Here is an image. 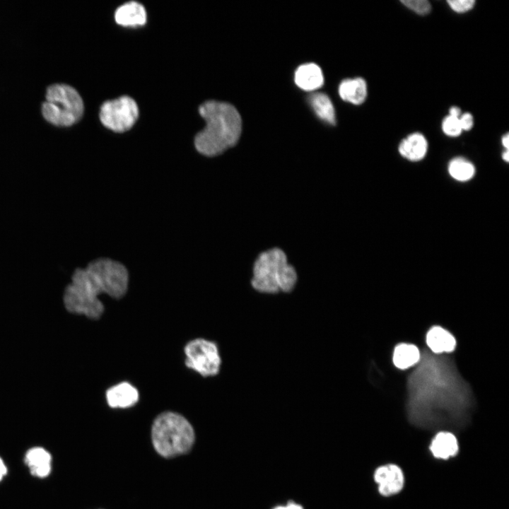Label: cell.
<instances>
[{
	"mask_svg": "<svg viewBox=\"0 0 509 509\" xmlns=\"http://www.w3.org/2000/svg\"><path fill=\"white\" fill-rule=\"evenodd\" d=\"M417 365L408 382L411 423L426 429L464 427L469 418L470 394L451 361L421 353Z\"/></svg>",
	"mask_w": 509,
	"mask_h": 509,
	"instance_id": "obj_1",
	"label": "cell"
},
{
	"mask_svg": "<svg viewBox=\"0 0 509 509\" xmlns=\"http://www.w3.org/2000/svg\"><path fill=\"white\" fill-rule=\"evenodd\" d=\"M128 283V271L122 264L108 258L97 259L86 268L74 271L64 291V305L70 312L98 320L104 312L98 296L105 293L119 299L126 294Z\"/></svg>",
	"mask_w": 509,
	"mask_h": 509,
	"instance_id": "obj_2",
	"label": "cell"
},
{
	"mask_svg": "<svg viewBox=\"0 0 509 509\" xmlns=\"http://www.w3.org/2000/svg\"><path fill=\"white\" fill-rule=\"evenodd\" d=\"M206 127L194 139L197 150L206 156H216L238 142L242 131L241 117L232 105L207 101L199 108Z\"/></svg>",
	"mask_w": 509,
	"mask_h": 509,
	"instance_id": "obj_3",
	"label": "cell"
},
{
	"mask_svg": "<svg viewBox=\"0 0 509 509\" xmlns=\"http://www.w3.org/2000/svg\"><path fill=\"white\" fill-rule=\"evenodd\" d=\"M295 269L288 263L286 254L279 248L261 253L253 267L252 287L264 294L291 292L297 283Z\"/></svg>",
	"mask_w": 509,
	"mask_h": 509,
	"instance_id": "obj_4",
	"label": "cell"
},
{
	"mask_svg": "<svg viewBox=\"0 0 509 509\" xmlns=\"http://www.w3.org/2000/svg\"><path fill=\"white\" fill-rule=\"evenodd\" d=\"M151 438L157 452L163 457H170L191 448L194 441V431L185 417L176 412L165 411L153 421Z\"/></svg>",
	"mask_w": 509,
	"mask_h": 509,
	"instance_id": "obj_5",
	"label": "cell"
},
{
	"mask_svg": "<svg viewBox=\"0 0 509 509\" xmlns=\"http://www.w3.org/2000/svg\"><path fill=\"white\" fill-rule=\"evenodd\" d=\"M83 109V100L73 87L54 84L47 90L42 112L49 122L59 127H69L81 118Z\"/></svg>",
	"mask_w": 509,
	"mask_h": 509,
	"instance_id": "obj_6",
	"label": "cell"
},
{
	"mask_svg": "<svg viewBox=\"0 0 509 509\" xmlns=\"http://www.w3.org/2000/svg\"><path fill=\"white\" fill-rule=\"evenodd\" d=\"M185 365L203 377H214L221 368L222 359L218 344L204 338L194 339L184 348Z\"/></svg>",
	"mask_w": 509,
	"mask_h": 509,
	"instance_id": "obj_7",
	"label": "cell"
},
{
	"mask_svg": "<svg viewBox=\"0 0 509 509\" xmlns=\"http://www.w3.org/2000/svg\"><path fill=\"white\" fill-rule=\"evenodd\" d=\"M138 116L136 103L127 95L105 102L100 110V119L103 124L115 132L129 130Z\"/></svg>",
	"mask_w": 509,
	"mask_h": 509,
	"instance_id": "obj_8",
	"label": "cell"
},
{
	"mask_svg": "<svg viewBox=\"0 0 509 509\" xmlns=\"http://www.w3.org/2000/svg\"><path fill=\"white\" fill-rule=\"evenodd\" d=\"M379 492L390 496L399 493L403 488L404 478L402 469L396 464H388L378 467L374 474Z\"/></svg>",
	"mask_w": 509,
	"mask_h": 509,
	"instance_id": "obj_9",
	"label": "cell"
},
{
	"mask_svg": "<svg viewBox=\"0 0 509 509\" xmlns=\"http://www.w3.org/2000/svg\"><path fill=\"white\" fill-rule=\"evenodd\" d=\"M107 404L111 408H128L139 401L137 389L127 382H122L108 388L105 393Z\"/></svg>",
	"mask_w": 509,
	"mask_h": 509,
	"instance_id": "obj_10",
	"label": "cell"
},
{
	"mask_svg": "<svg viewBox=\"0 0 509 509\" xmlns=\"http://www.w3.org/2000/svg\"><path fill=\"white\" fill-rule=\"evenodd\" d=\"M428 150V142L425 136L419 132H414L403 139L398 146L399 154L410 161L422 160Z\"/></svg>",
	"mask_w": 509,
	"mask_h": 509,
	"instance_id": "obj_11",
	"label": "cell"
},
{
	"mask_svg": "<svg viewBox=\"0 0 509 509\" xmlns=\"http://www.w3.org/2000/svg\"><path fill=\"white\" fill-rule=\"evenodd\" d=\"M426 341L431 352L436 355L450 353L456 346L454 336L440 326H434L428 331Z\"/></svg>",
	"mask_w": 509,
	"mask_h": 509,
	"instance_id": "obj_12",
	"label": "cell"
},
{
	"mask_svg": "<svg viewBox=\"0 0 509 509\" xmlns=\"http://www.w3.org/2000/svg\"><path fill=\"white\" fill-rule=\"evenodd\" d=\"M115 18L120 25L136 27L146 22L145 8L136 1H129L120 6L115 11Z\"/></svg>",
	"mask_w": 509,
	"mask_h": 509,
	"instance_id": "obj_13",
	"label": "cell"
},
{
	"mask_svg": "<svg viewBox=\"0 0 509 509\" xmlns=\"http://www.w3.org/2000/svg\"><path fill=\"white\" fill-rule=\"evenodd\" d=\"M295 82L299 88L304 90H315L323 84L322 71L315 64H303L295 72Z\"/></svg>",
	"mask_w": 509,
	"mask_h": 509,
	"instance_id": "obj_14",
	"label": "cell"
},
{
	"mask_svg": "<svg viewBox=\"0 0 509 509\" xmlns=\"http://www.w3.org/2000/svg\"><path fill=\"white\" fill-rule=\"evenodd\" d=\"M430 450L433 455L438 459L447 460L457 454L458 442L453 433L450 431L438 432L433 438Z\"/></svg>",
	"mask_w": 509,
	"mask_h": 509,
	"instance_id": "obj_15",
	"label": "cell"
},
{
	"mask_svg": "<svg viewBox=\"0 0 509 509\" xmlns=\"http://www.w3.org/2000/svg\"><path fill=\"white\" fill-rule=\"evenodd\" d=\"M367 83L362 78H347L339 86V94L342 100L353 105H361L366 99Z\"/></svg>",
	"mask_w": 509,
	"mask_h": 509,
	"instance_id": "obj_16",
	"label": "cell"
},
{
	"mask_svg": "<svg viewBox=\"0 0 509 509\" xmlns=\"http://www.w3.org/2000/svg\"><path fill=\"white\" fill-rule=\"evenodd\" d=\"M25 460L34 476L45 477L51 471V455L44 448L33 447L29 450Z\"/></svg>",
	"mask_w": 509,
	"mask_h": 509,
	"instance_id": "obj_17",
	"label": "cell"
},
{
	"mask_svg": "<svg viewBox=\"0 0 509 509\" xmlns=\"http://www.w3.org/2000/svg\"><path fill=\"white\" fill-rule=\"evenodd\" d=\"M421 358V351L416 346L402 343L395 346L392 361L397 368L404 370L417 365Z\"/></svg>",
	"mask_w": 509,
	"mask_h": 509,
	"instance_id": "obj_18",
	"label": "cell"
},
{
	"mask_svg": "<svg viewBox=\"0 0 509 509\" xmlns=\"http://www.w3.org/2000/svg\"><path fill=\"white\" fill-rule=\"evenodd\" d=\"M309 102L315 114L321 119L330 124H335L334 107L327 95L322 93H314L310 96Z\"/></svg>",
	"mask_w": 509,
	"mask_h": 509,
	"instance_id": "obj_19",
	"label": "cell"
},
{
	"mask_svg": "<svg viewBox=\"0 0 509 509\" xmlns=\"http://www.w3.org/2000/svg\"><path fill=\"white\" fill-rule=\"evenodd\" d=\"M448 172L450 176L460 182L469 180L475 173L474 165L464 158H455L448 165Z\"/></svg>",
	"mask_w": 509,
	"mask_h": 509,
	"instance_id": "obj_20",
	"label": "cell"
},
{
	"mask_svg": "<svg viewBox=\"0 0 509 509\" xmlns=\"http://www.w3.org/2000/svg\"><path fill=\"white\" fill-rule=\"evenodd\" d=\"M443 133L451 137L458 136L462 131L459 117L446 116L441 124Z\"/></svg>",
	"mask_w": 509,
	"mask_h": 509,
	"instance_id": "obj_21",
	"label": "cell"
},
{
	"mask_svg": "<svg viewBox=\"0 0 509 509\" xmlns=\"http://www.w3.org/2000/svg\"><path fill=\"white\" fill-rule=\"evenodd\" d=\"M401 3L416 13L425 16L431 12V5L427 0H403Z\"/></svg>",
	"mask_w": 509,
	"mask_h": 509,
	"instance_id": "obj_22",
	"label": "cell"
},
{
	"mask_svg": "<svg viewBox=\"0 0 509 509\" xmlns=\"http://www.w3.org/2000/svg\"><path fill=\"white\" fill-rule=\"evenodd\" d=\"M476 1L474 0H450L447 4L455 12L462 13L473 8Z\"/></svg>",
	"mask_w": 509,
	"mask_h": 509,
	"instance_id": "obj_23",
	"label": "cell"
},
{
	"mask_svg": "<svg viewBox=\"0 0 509 509\" xmlns=\"http://www.w3.org/2000/svg\"><path fill=\"white\" fill-rule=\"evenodd\" d=\"M459 120L462 131H469L474 126V117L469 112L462 114Z\"/></svg>",
	"mask_w": 509,
	"mask_h": 509,
	"instance_id": "obj_24",
	"label": "cell"
},
{
	"mask_svg": "<svg viewBox=\"0 0 509 509\" xmlns=\"http://www.w3.org/2000/svg\"><path fill=\"white\" fill-rule=\"evenodd\" d=\"M274 509H303V508L300 504L289 503L286 505H279Z\"/></svg>",
	"mask_w": 509,
	"mask_h": 509,
	"instance_id": "obj_25",
	"label": "cell"
},
{
	"mask_svg": "<svg viewBox=\"0 0 509 509\" xmlns=\"http://www.w3.org/2000/svg\"><path fill=\"white\" fill-rule=\"evenodd\" d=\"M462 115L461 110L459 107L457 106H452L449 109V115L450 116L455 117H460V116Z\"/></svg>",
	"mask_w": 509,
	"mask_h": 509,
	"instance_id": "obj_26",
	"label": "cell"
},
{
	"mask_svg": "<svg viewBox=\"0 0 509 509\" xmlns=\"http://www.w3.org/2000/svg\"><path fill=\"white\" fill-rule=\"evenodd\" d=\"M501 143L502 145L505 148L506 150H508L509 147V134L508 133H506L505 134L503 135L501 138Z\"/></svg>",
	"mask_w": 509,
	"mask_h": 509,
	"instance_id": "obj_27",
	"label": "cell"
},
{
	"mask_svg": "<svg viewBox=\"0 0 509 509\" xmlns=\"http://www.w3.org/2000/svg\"><path fill=\"white\" fill-rule=\"evenodd\" d=\"M6 474V467L2 461V460L0 458V480L3 478V476Z\"/></svg>",
	"mask_w": 509,
	"mask_h": 509,
	"instance_id": "obj_28",
	"label": "cell"
},
{
	"mask_svg": "<svg viewBox=\"0 0 509 509\" xmlns=\"http://www.w3.org/2000/svg\"><path fill=\"white\" fill-rule=\"evenodd\" d=\"M502 158H503V160H505V161L507 162V163L509 161V151H508V150H505V151L503 152Z\"/></svg>",
	"mask_w": 509,
	"mask_h": 509,
	"instance_id": "obj_29",
	"label": "cell"
}]
</instances>
